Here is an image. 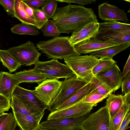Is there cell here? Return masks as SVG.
<instances>
[{
  "mask_svg": "<svg viewBox=\"0 0 130 130\" xmlns=\"http://www.w3.org/2000/svg\"><path fill=\"white\" fill-rule=\"evenodd\" d=\"M52 19L61 33L68 34L88 23L98 21L91 8L71 4L57 8Z\"/></svg>",
  "mask_w": 130,
  "mask_h": 130,
  "instance_id": "cell-1",
  "label": "cell"
},
{
  "mask_svg": "<svg viewBox=\"0 0 130 130\" xmlns=\"http://www.w3.org/2000/svg\"><path fill=\"white\" fill-rule=\"evenodd\" d=\"M68 36L53 38L45 41H40L36 44L37 48L47 58L62 60L67 57L80 55L69 41Z\"/></svg>",
  "mask_w": 130,
  "mask_h": 130,
  "instance_id": "cell-2",
  "label": "cell"
},
{
  "mask_svg": "<svg viewBox=\"0 0 130 130\" xmlns=\"http://www.w3.org/2000/svg\"><path fill=\"white\" fill-rule=\"evenodd\" d=\"M64 59L76 77L88 83L93 76L92 70L99 59L90 55H86L70 56Z\"/></svg>",
  "mask_w": 130,
  "mask_h": 130,
  "instance_id": "cell-3",
  "label": "cell"
},
{
  "mask_svg": "<svg viewBox=\"0 0 130 130\" xmlns=\"http://www.w3.org/2000/svg\"><path fill=\"white\" fill-rule=\"evenodd\" d=\"M34 65L32 69L34 71L48 79H67L76 77L68 66L57 60L52 59L44 61L39 60Z\"/></svg>",
  "mask_w": 130,
  "mask_h": 130,
  "instance_id": "cell-4",
  "label": "cell"
},
{
  "mask_svg": "<svg viewBox=\"0 0 130 130\" xmlns=\"http://www.w3.org/2000/svg\"><path fill=\"white\" fill-rule=\"evenodd\" d=\"M88 83L77 77L65 79L56 98L47 109L51 112L56 110L61 104L67 100Z\"/></svg>",
  "mask_w": 130,
  "mask_h": 130,
  "instance_id": "cell-5",
  "label": "cell"
},
{
  "mask_svg": "<svg viewBox=\"0 0 130 130\" xmlns=\"http://www.w3.org/2000/svg\"><path fill=\"white\" fill-rule=\"evenodd\" d=\"M20 62L21 66H30L39 60L41 55L34 44L30 41L7 50Z\"/></svg>",
  "mask_w": 130,
  "mask_h": 130,
  "instance_id": "cell-6",
  "label": "cell"
},
{
  "mask_svg": "<svg viewBox=\"0 0 130 130\" xmlns=\"http://www.w3.org/2000/svg\"><path fill=\"white\" fill-rule=\"evenodd\" d=\"M62 83L57 79H46L31 91L48 107L57 96Z\"/></svg>",
  "mask_w": 130,
  "mask_h": 130,
  "instance_id": "cell-7",
  "label": "cell"
},
{
  "mask_svg": "<svg viewBox=\"0 0 130 130\" xmlns=\"http://www.w3.org/2000/svg\"><path fill=\"white\" fill-rule=\"evenodd\" d=\"M110 117L106 105L89 114L82 122L83 130H109Z\"/></svg>",
  "mask_w": 130,
  "mask_h": 130,
  "instance_id": "cell-8",
  "label": "cell"
},
{
  "mask_svg": "<svg viewBox=\"0 0 130 130\" xmlns=\"http://www.w3.org/2000/svg\"><path fill=\"white\" fill-rule=\"evenodd\" d=\"M94 106L80 101L66 108L51 112L46 120L76 118L90 113Z\"/></svg>",
  "mask_w": 130,
  "mask_h": 130,
  "instance_id": "cell-9",
  "label": "cell"
},
{
  "mask_svg": "<svg viewBox=\"0 0 130 130\" xmlns=\"http://www.w3.org/2000/svg\"><path fill=\"white\" fill-rule=\"evenodd\" d=\"M89 114V113L76 118L46 120L40 123L39 126L43 129L56 130L82 128V122Z\"/></svg>",
  "mask_w": 130,
  "mask_h": 130,
  "instance_id": "cell-10",
  "label": "cell"
},
{
  "mask_svg": "<svg viewBox=\"0 0 130 130\" xmlns=\"http://www.w3.org/2000/svg\"><path fill=\"white\" fill-rule=\"evenodd\" d=\"M99 29V23L92 21L82 26L72 32L69 41L72 46L94 38Z\"/></svg>",
  "mask_w": 130,
  "mask_h": 130,
  "instance_id": "cell-11",
  "label": "cell"
},
{
  "mask_svg": "<svg viewBox=\"0 0 130 130\" xmlns=\"http://www.w3.org/2000/svg\"><path fill=\"white\" fill-rule=\"evenodd\" d=\"M98 9L99 17L102 20L129 21L124 11L116 6L105 2L99 4Z\"/></svg>",
  "mask_w": 130,
  "mask_h": 130,
  "instance_id": "cell-12",
  "label": "cell"
},
{
  "mask_svg": "<svg viewBox=\"0 0 130 130\" xmlns=\"http://www.w3.org/2000/svg\"><path fill=\"white\" fill-rule=\"evenodd\" d=\"M29 107L34 109L41 113H44V110L47 109L45 105L31 91L18 85L13 93Z\"/></svg>",
  "mask_w": 130,
  "mask_h": 130,
  "instance_id": "cell-13",
  "label": "cell"
},
{
  "mask_svg": "<svg viewBox=\"0 0 130 130\" xmlns=\"http://www.w3.org/2000/svg\"><path fill=\"white\" fill-rule=\"evenodd\" d=\"M94 76L105 83L112 92H115L121 86L123 80L122 73L116 63L109 69Z\"/></svg>",
  "mask_w": 130,
  "mask_h": 130,
  "instance_id": "cell-14",
  "label": "cell"
},
{
  "mask_svg": "<svg viewBox=\"0 0 130 130\" xmlns=\"http://www.w3.org/2000/svg\"><path fill=\"white\" fill-rule=\"evenodd\" d=\"M119 45L95 38L79 43L74 45L76 51L81 54L91 53Z\"/></svg>",
  "mask_w": 130,
  "mask_h": 130,
  "instance_id": "cell-15",
  "label": "cell"
},
{
  "mask_svg": "<svg viewBox=\"0 0 130 130\" xmlns=\"http://www.w3.org/2000/svg\"><path fill=\"white\" fill-rule=\"evenodd\" d=\"M95 38L120 45L130 42V28L121 30L99 31Z\"/></svg>",
  "mask_w": 130,
  "mask_h": 130,
  "instance_id": "cell-16",
  "label": "cell"
},
{
  "mask_svg": "<svg viewBox=\"0 0 130 130\" xmlns=\"http://www.w3.org/2000/svg\"><path fill=\"white\" fill-rule=\"evenodd\" d=\"M20 84L13 74L0 72V94L9 101H11L15 89Z\"/></svg>",
  "mask_w": 130,
  "mask_h": 130,
  "instance_id": "cell-17",
  "label": "cell"
},
{
  "mask_svg": "<svg viewBox=\"0 0 130 130\" xmlns=\"http://www.w3.org/2000/svg\"><path fill=\"white\" fill-rule=\"evenodd\" d=\"M17 125L22 130H36L44 114L38 115H24L13 112Z\"/></svg>",
  "mask_w": 130,
  "mask_h": 130,
  "instance_id": "cell-18",
  "label": "cell"
},
{
  "mask_svg": "<svg viewBox=\"0 0 130 130\" xmlns=\"http://www.w3.org/2000/svg\"><path fill=\"white\" fill-rule=\"evenodd\" d=\"M94 90L93 86L89 82L59 105L56 110L62 109L75 104L80 101L85 96Z\"/></svg>",
  "mask_w": 130,
  "mask_h": 130,
  "instance_id": "cell-19",
  "label": "cell"
},
{
  "mask_svg": "<svg viewBox=\"0 0 130 130\" xmlns=\"http://www.w3.org/2000/svg\"><path fill=\"white\" fill-rule=\"evenodd\" d=\"M20 83H36L39 85L46 78L32 69L24 70L13 74Z\"/></svg>",
  "mask_w": 130,
  "mask_h": 130,
  "instance_id": "cell-20",
  "label": "cell"
},
{
  "mask_svg": "<svg viewBox=\"0 0 130 130\" xmlns=\"http://www.w3.org/2000/svg\"><path fill=\"white\" fill-rule=\"evenodd\" d=\"M10 107L13 112L33 115L43 114L29 107L14 95H13L11 100Z\"/></svg>",
  "mask_w": 130,
  "mask_h": 130,
  "instance_id": "cell-21",
  "label": "cell"
},
{
  "mask_svg": "<svg viewBox=\"0 0 130 130\" xmlns=\"http://www.w3.org/2000/svg\"><path fill=\"white\" fill-rule=\"evenodd\" d=\"M130 45V42L106 48L90 53V55L98 58H112L117 54L126 50Z\"/></svg>",
  "mask_w": 130,
  "mask_h": 130,
  "instance_id": "cell-22",
  "label": "cell"
},
{
  "mask_svg": "<svg viewBox=\"0 0 130 130\" xmlns=\"http://www.w3.org/2000/svg\"><path fill=\"white\" fill-rule=\"evenodd\" d=\"M123 101L122 94L115 95L110 94L106 100V105L110 117V121L121 108Z\"/></svg>",
  "mask_w": 130,
  "mask_h": 130,
  "instance_id": "cell-23",
  "label": "cell"
},
{
  "mask_svg": "<svg viewBox=\"0 0 130 130\" xmlns=\"http://www.w3.org/2000/svg\"><path fill=\"white\" fill-rule=\"evenodd\" d=\"M14 10L15 18L22 23L36 27L38 29L36 22L30 18L27 14L24 8L22 0H14Z\"/></svg>",
  "mask_w": 130,
  "mask_h": 130,
  "instance_id": "cell-24",
  "label": "cell"
},
{
  "mask_svg": "<svg viewBox=\"0 0 130 130\" xmlns=\"http://www.w3.org/2000/svg\"><path fill=\"white\" fill-rule=\"evenodd\" d=\"M0 60L3 65L13 72L21 66L20 62L8 50H0Z\"/></svg>",
  "mask_w": 130,
  "mask_h": 130,
  "instance_id": "cell-25",
  "label": "cell"
},
{
  "mask_svg": "<svg viewBox=\"0 0 130 130\" xmlns=\"http://www.w3.org/2000/svg\"><path fill=\"white\" fill-rule=\"evenodd\" d=\"M130 103L124 99L122 104L117 113L110 121L109 130H118L124 118L129 112Z\"/></svg>",
  "mask_w": 130,
  "mask_h": 130,
  "instance_id": "cell-26",
  "label": "cell"
},
{
  "mask_svg": "<svg viewBox=\"0 0 130 130\" xmlns=\"http://www.w3.org/2000/svg\"><path fill=\"white\" fill-rule=\"evenodd\" d=\"M129 28H130L129 24L116 21H108L99 23V31L121 30Z\"/></svg>",
  "mask_w": 130,
  "mask_h": 130,
  "instance_id": "cell-27",
  "label": "cell"
},
{
  "mask_svg": "<svg viewBox=\"0 0 130 130\" xmlns=\"http://www.w3.org/2000/svg\"><path fill=\"white\" fill-rule=\"evenodd\" d=\"M12 32L19 35H28L37 36L40 33L35 27L29 25L21 23L14 25L11 29Z\"/></svg>",
  "mask_w": 130,
  "mask_h": 130,
  "instance_id": "cell-28",
  "label": "cell"
},
{
  "mask_svg": "<svg viewBox=\"0 0 130 130\" xmlns=\"http://www.w3.org/2000/svg\"><path fill=\"white\" fill-rule=\"evenodd\" d=\"M43 35L45 37H56L61 33L53 20H49L41 29Z\"/></svg>",
  "mask_w": 130,
  "mask_h": 130,
  "instance_id": "cell-29",
  "label": "cell"
},
{
  "mask_svg": "<svg viewBox=\"0 0 130 130\" xmlns=\"http://www.w3.org/2000/svg\"><path fill=\"white\" fill-rule=\"evenodd\" d=\"M116 63V62L112 58H100L93 68V75H95L100 72L110 68Z\"/></svg>",
  "mask_w": 130,
  "mask_h": 130,
  "instance_id": "cell-30",
  "label": "cell"
},
{
  "mask_svg": "<svg viewBox=\"0 0 130 130\" xmlns=\"http://www.w3.org/2000/svg\"><path fill=\"white\" fill-rule=\"evenodd\" d=\"M90 82L94 86L95 90L100 94L109 95L113 92L105 83L95 76H93Z\"/></svg>",
  "mask_w": 130,
  "mask_h": 130,
  "instance_id": "cell-31",
  "label": "cell"
},
{
  "mask_svg": "<svg viewBox=\"0 0 130 130\" xmlns=\"http://www.w3.org/2000/svg\"><path fill=\"white\" fill-rule=\"evenodd\" d=\"M108 96L102 94L94 90L86 95L80 101L93 105L95 106L98 103L102 101Z\"/></svg>",
  "mask_w": 130,
  "mask_h": 130,
  "instance_id": "cell-32",
  "label": "cell"
},
{
  "mask_svg": "<svg viewBox=\"0 0 130 130\" xmlns=\"http://www.w3.org/2000/svg\"><path fill=\"white\" fill-rule=\"evenodd\" d=\"M57 5V2L55 0H46L44 4L41 7V10L49 20L53 17Z\"/></svg>",
  "mask_w": 130,
  "mask_h": 130,
  "instance_id": "cell-33",
  "label": "cell"
},
{
  "mask_svg": "<svg viewBox=\"0 0 130 130\" xmlns=\"http://www.w3.org/2000/svg\"><path fill=\"white\" fill-rule=\"evenodd\" d=\"M17 125L13 113H8L7 116L0 124V130H15Z\"/></svg>",
  "mask_w": 130,
  "mask_h": 130,
  "instance_id": "cell-34",
  "label": "cell"
},
{
  "mask_svg": "<svg viewBox=\"0 0 130 130\" xmlns=\"http://www.w3.org/2000/svg\"><path fill=\"white\" fill-rule=\"evenodd\" d=\"M33 11L38 26V29H41L49 20L41 9L33 10Z\"/></svg>",
  "mask_w": 130,
  "mask_h": 130,
  "instance_id": "cell-35",
  "label": "cell"
},
{
  "mask_svg": "<svg viewBox=\"0 0 130 130\" xmlns=\"http://www.w3.org/2000/svg\"><path fill=\"white\" fill-rule=\"evenodd\" d=\"M14 1V0H0V4L3 7L8 14L15 18Z\"/></svg>",
  "mask_w": 130,
  "mask_h": 130,
  "instance_id": "cell-36",
  "label": "cell"
},
{
  "mask_svg": "<svg viewBox=\"0 0 130 130\" xmlns=\"http://www.w3.org/2000/svg\"><path fill=\"white\" fill-rule=\"evenodd\" d=\"M11 101L0 94V112L8 111L10 107Z\"/></svg>",
  "mask_w": 130,
  "mask_h": 130,
  "instance_id": "cell-37",
  "label": "cell"
},
{
  "mask_svg": "<svg viewBox=\"0 0 130 130\" xmlns=\"http://www.w3.org/2000/svg\"><path fill=\"white\" fill-rule=\"evenodd\" d=\"M121 86L123 94H126L130 92V72L123 79Z\"/></svg>",
  "mask_w": 130,
  "mask_h": 130,
  "instance_id": "cell-38",
  "label": "cell"
},
{
  "mask_svg": "<svg viewBox=\"0 0 130 130\" xmlns=\"http://www.w3.org/2000/svg\"><path fill=\"white\" fill-rule=\"evenodd\" d=\"M33 10H36L42 7L45 3V0H23Z\"/></svg>",
  "mask_w": 130,
  "mask_h": 130,
  "instance_id": "cell-39",
  "label": "cell"
},
{
  "mask_svg": "<svg viewBox=\"0 0 130 130\" xmlns=\"http://www.w3.org/2000/svg\"><path fill=\"white\" fill-rule=\"evenodd\" d=\"M57 2H63L71 4L72 3H76L80 5H89L95 2V0H55Z\"/></svg>",
  "mask_w": 130,
  "mask_h": 130,
  "instance_id": "cell-40",
  "label": "cell"
},
{
  "mask_svg": "<svg viewBox=\"0 0 130 130\" xmlns=\"http://www.w3.org/2000/svg\"><path fill=\"white\" fill-rule=\"evenodd\" d=\"M130 121V112H129L124 118L118 130H126Z\"/></svg>",
  "mask_w": 130,
  "mask_h": 130,
  "instance_id": "cell-41",
  "label": "cell"
},
{
  "mask_svg": "<svg viewBox=\"0 0 130 130\" xmlns=\"http://www.w3.org/2000/svg\"><path fill=\"white\" fill-rule=\"evenodd\" d=\"M22 1L24 8L27 15L31 18L36 21L34 15L33 10L23 0Z\"/></svg>",
  "mask_w": 130,
  "mask_h": 130,
  "instance_id": "cell-42",
  "label": "cell"
},
{
  "mask_svg": "<svg viewBox=\"0 0 130 130\" xmlns=\"http://www.w3.org/2000/svg\"><path fill=\"white\" fill-rule=\"evenodd\" d=\"M130 55L124 66L123 70L122 73V79H123L130 72Z\"/></svg>",
  "mask_w": 130,
  "mask_h": 130,
  "instance_id": "cell-43",
  "label": "cell"
},
{
  "mask_svg": "<svg viewBox=\"0 0 130 130\" xmlns=\"http://www.w3.org/2000/svg\"><path fill=\"white\" fill-rule=\"evenodd\" d=\"M8 114V113H5L4 112H0V124L5 118Z\"/></svg>",
  "mask_w": 130,
  "mask_h": 130,
  "instance_id": "cell-44",
  "label": "cell"
},
{
  "mask_svg": "<svg viewBox=\"0 0 130 130\" xmlns=\"http://www.w3.org/2000/svg\"><path fill=\"white\" fill-rule=\"evenodd\" d=\"M36 130H56L43 129V128H40L39 126L37 128V129H36Z\"/></svg>",
  "mask_w": 130,
  "mask_h": 130,
  "instance_id": "cell-45",
  "label": "cell"
},
{
  "mask_svg": "<svg viewBox=\"0 0 130 130\" xmlns=\"http://www.w3.org/2000/svg\"><path fill=\"white\" fill-rule=\"evenodd\" d=\"M65 130H83L82 128H71Z\"/></svg>",
  "mask_w": 130,
  "mask_h": 130,
  "instance_id": "cell-46",
  "label": "cell"
},
{
  "mask_svg": "<svg viewBox=\"0 0 130 130\" xmlns=\"http://www.w3.org/2000/svg\"><path fill=\"white\" fill-rule=\"evenodd\" d=\"M22 130V129H16V130Z\"/></svg>",
  "mask_w": 130,
  "mask_h": 130,
  "instance_id": "cell-47",
  "label": "cell"
}]
</instances>
